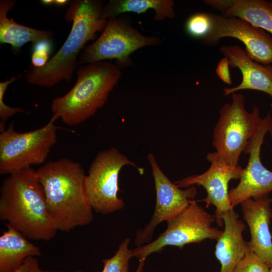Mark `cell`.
Masks as SVG:
<instances>
[{
  "label": "cell",
  "instance_id": "9",
  "mask_svg": "<svg viewBox=\"0 0 272 272\" xmlns=\"http://www.w3.org/2000/svg\"><path fill=\"white\" fill-rule=\"evenodd\" d=\"M127 165L144 174V169L114 148L101 151L96 156L86 176L85 185L89 203L97 213L106 215L124 207V201L117 196L118 179L120 170Z\"/></svg>",
  "mask_w": 272,
  "mask_h": 272
},
{
  "label": "cell",
  "instance_id": "30",
  "mask_svg": "<svg viewBox=\"0 0 272 272\" xmlns=\"http://www.w3.org/2000/svg\"><path fill=\"white\" fill-rule=\"evenodd\" d=\"M41 3L45 6L53 5L54 0H43L40 1Z\"/></svg>",
  "mask_w": 272,
  "mask_h": 272
},
{
  "label": "cell",
  "instance_id": "28",
  "mask_svg": "<svg viewBox=\"0 0 272 272\" xmlns=\"http://www.w3.org/2000/svg\"><path fill=\"white\" fill-rule=\"evenodd\" d=\"M52 48V41H43L35 44H33L32 51L42 50L50 54Z\"/></svg>",
  "mask_w": 272,
  "mask_h": 272
},
{
  "label": "cell",
  "instance_id": "25",
  "mask_svg": "<svg viewBox=\"0 0 272 272\" xmlns=\"http://www.w3.org/2000/svg\"><path fill=\"white\" fill-rule=\"evenodd\" d=\"M229 60L226 57H224L218 62L216 73L218 77L225 83L228 85H231V80Z\"/></svg>",
  "mask_w": 272,
  "mask_h": 272
},
{
  "label": "cell",
  "instance_id": "14",
  "mask_svg": "<svg viewBox=\"0 0 272 272\" xmlns=\"http://www.w3.org/2000/svg\"><path fill=\"white\" fill-rule=\"evenodd\" d=\"M268 195L242 202L243 219L249 228L251 238L248 246L270 267L272 266V236L269 225L272 218Z\"/></svg>",
  "mask_w": 272,
  "mask_h": 272
},
{
  "label": "cell",
  "instance_id": "8",
  "mask_svg": "<svg viewBox=\"0 0 272 272\" xmlns=\"http://www.w3.org/2000/svg\"><path fill=\"white\" fill-rule=\"evenodd\" d=\"M161 42L159 37L143 35L122 18H110L99 37L83 48L78 57V64L115 59L116 66L123 69L131 64L130 55L133 52Z\"/></svg>",
  "mask_w": 272,
  "mask_h": 272
},
{
  "label": "cell",
  "instance_id": "24",
  "mask_svg": "<svg viewBox=\"0 0 272 272\" xmlns=\"http://www.w3.org/2000/svg\"><path fill=\"white\" fill-rule=\"evenodd\" d=\"M19 75L11 78L9 80L0 83V131L5 130V123L7 119L16 113L24 112L25 110L20 107H12L6 105L4 101L5 93L8 86L21 77Z\"/></svg>",
  "mask_w": 272,
  "mask_h": 272
},
{
  "label": "cell",
  "instance_id": "5",
  "mask_svg": "<svg viewBox=\"0 0 272 272\" xmlns=\"http://www.w3.org/2000/svg\"><path fill=\"white\" fill-rule=\"evenodd\" d=\"M232 95V101L220 109L213 129L212 145L221 162L237 166L239 157L256 133L262 120L259 109L254 106L251 112L245 108V97L241 93Z\"/></svg>",
  "mask_w": 272,
  "mask_h": 272
},
{
  "label": "cell",
  "instance_id": "4",
  "mask_svg": "<svg viewBox=\"0 0 272 272\" xmlns=\"http://www.w3.org/2000/svg\"><path fill=\"white\" fill-rule=\"evenodd\" d=\"M76 72L74 86L51 103L52 117L70 126L84 121L101 108L121 76L116 65L106 61L81 66Z\"/></svg>",
  "mask_w": 272,
  "mask_h": 272
},
{
  "label": "cell",
  "instance_id": "2",
  "mask_svg": "<svg viewBox=\"0 0 272 272\" xmlns=\"http://www.w3.org/2000/svg\"><path fill=\"white\" fill-rule=\"evenodd\" d=\"M104 6L100 0L71 1L65 14V19L72 22L66 39L45 65L28 66L25 74L27 83L43 87L53 86L62 81L70 83L79 64V54L106 26L108 20L101 17Z\"/></svg>",
  "mask_w": 272,
  "mask_h": 272
},
{
  "label": "cell",
  "instance_id": "3",
  "mask_svg": "<svg viewBox=\"0 0 272 272\" xmlns=\"http://www.w3.org/2000/svg\"><path fill=\"white\" fill-rule=\"evenodd\" d=\"M0 219L27 239L47 241L54 237L57 230L36 170L28 167L3 180L0 188Z\"/></svg>",
  "mask_w": 272,
  "mask_h": 272
},
{
  "label": "cell",
  "instance_id": "16",
  "mask_svg": "<svg viewBox=\"0 0 272 272\" xmlns=\"http://www.w3.org/2000/svg\"><path fill=\"white\" fill-rule=\"evenodd\" d=\"M222 217L225 227L217 240L215 255L221 264L220 272H235L248 248L243 237L246 225L234 209L224 213Z\"/></svg>",
  "mask_w": 272,
  "mask_h": 272
},
{
  "label": "cell",
  "instance_id": "20",
  "mask_svg": "<svg viewBox=\"0 0 272 272\" xmlns=\"http://www.w3.org/2000/svg\"><path fill=\"white\" fill-rule=\"evenodd\" d=\"M150 10L155 12V21L172 19L175 16L174 1L171 0H110L104 6L101 17L108 20L122 13L140 14Z\"/></svg>",
  "mask_w": 272,
  "mask_h": 272
},
{
  "label": "cell",
  "instance_id": "18",
  "mask_svg": "<svg viewBox=\"0 0 272 272\" xmlns=\"http://www.w3.org/2000/svg\"><path fill=\"white\" fill-rule=\"evenodd\" d=\"M14 0L0 1V44L11 45L14 51L17 52L26 43L35 44L43 41H53L51 31L42 30L21 25L13 19H9L8 12L15 6Z\"/></svg>",
  "mask_w": 272,
  "mask_h": 272
},
{
  "label": "cell",
  "instance_id": "26",
  "mask_svg": "<svg viewBox=\"0 0 272 272\" xmlns=\"http://www.w3.org/2000/svg\"><path fill=\"white\" fill-rule=\"evenodd\" d=\"M37 259L30 256L27 258L14 272H42Z\"/></svg>",
  "mask_w": 272,
  "mask_h": 272
},
{
  "label": "cell",
  "instance_id": "29",
  "mask_svg": "<svg viewBox=\"0 0 272 272\" xmlns=\"http://www.w3.org/2000/svg\"><path fill=\"white\" fill-rule=\"evenodd\" d=\"M69 1L67 0H55L53 5L56 6H63L68 3Z\"/></svg>",
  "mask_w": 272,
  "mask_h": 272
},
{
  "label": "cell",
  "instance_id": "17",
  "mask_svg": "<svg viewBox=\"0 0 272 272\" xmlns=\"http://www.w3.org/2000/svg\"><path fill=\"white\" fill-rule=\"evenodd\" d=\"M205 4L225 17L242 19L272 34V7L265 0H205Z\"/></svg>",
  "mask_w": 272,
  "mask_h": 272
},
{
  "label": "cell",
  "instance_id": "13",
  "mask_svg": "<svg viewBox=\"0 0 272 272\" xmlns=\"http://www.w3.org/2000/svg\"><path fill=\"white\" fill-rule=\"evenodd\" d=\"M207 159L210 163L209 169L199 175L187 176L174 182L180 188H187L192 185L202 186L207 195L202 200L207 207H216L215 220L219 226L224 225L222 215L232 208L229 198L228 184L232 179H240L244 168L240 165L233 166L221 162L216 152L209 153Z\"/></svg>",
  "mask_w": 272,
  "mask_h": 272
},
{
  "label": "cell",
  "instance_id": "6",
  "mask_svg": "<svg viewBox=\"0 0 272 272\" xmlns=\"http://www.w3.org/2000/svg\"><path fill=\"white\" fill-rule=\"evenodd\" d=\"M215 220L196 200H192L183 212L167 221L166 229L156 240L132 250L133 256L139 259L135 272H143L147 257L153 253L161 252L166 246L182 249L187 244L206 239L217 240L223 230L212 226Z\"/></svg>",
  "mask_w": 272,
  "mask_h": 272
},
{
  "label": "cell",
  "instance_id": "19",
  "mask_svg": "<svg viewBox=\"0 0 272 272\" xmlns=\"http://www.w3.org/2000/svg\"><path fill=\"white\" fill-rule=\"evenodd\" d=\"M0 236V272H14L30 256L41 255L39 247L29 242L8 224Z\"/></svg>",
  "mask_w": 272,
  "mask_h": 272
},
{
  "label": "cell",
  "instance_id": "11",
  "mask_svg": "<svg viewBox=\"0 0 272 272\" xmlns=\"http://www.w3.org/2000/svg\"><path fill=\"white\" fill-rule=\"evenodd\" d=\"M148 159L151 166L156 199L155 210L149 223L136 233L134 244L139 246L150 241L155 228L183 212L197 193L194 185L181 189L172 183L159 167L153 154Z\"/></svg>",
  "mask_w": 272,
  "mask_h": 272
},
{
  "label": "cell",
  "instance_id": "7",
  "mask_svg": "<svg viewBox=\"0 0 272 272\" xmlns=\"http://www.w3.org/2000/svg\"><path fill=\"white\" fill-rule=\"evenodd\" d=\"M51 117L43 126L19 132L11 123L0 134V173L11 174L43 163L55 144L57 127Z\"/></svg>",
  "mask_w": 272,
  "mask_h": 272
},
{
  "label": "cell",
  "instance_id": "27",
  "mask_svg": "<svg viewBox=\"0 0 272 272\" xmlns=\"http://www.w3.org/2000/svg\"><path fill=\"white\" fill-rule=\"evenodd\" d=\"M49 53L44 51H32L31 56V64L37 67L43 66L49 60Z\"/></svg>",
  "mask_w": 272,
  "mask_h": 272
},
{
  "label": "cell",
  "instance_id": "23",
  "mask_svg": "<svg viewBox=\"0 0 272 272\" xmlns=\"http://www.w3.org/2000/svg\"><path fill=\"white\" fill-rule=\"evenodd\" d=\"M269 269L270 266L248 247L235 272H269Z\"/></svg>",
  "mask_w": 272,
  "mask_h": 272
},
{
  "label": "cell",
  "instance_id": "12",
  "mask_svg": "<svg viewBox=\"0 0 272 272\" xmlns=\"http://www.w3.org/2000/svg\"><path fill=\"white\" fill-rule=\"evenodd\" d=\"M210 13L211 28L201 39L205 45L215 46L227 37L243 43L250 58L262 64H272V37L265 31L236 17Z\"/></svg>",
  "mask_w": 272,
  "mask_h": 272
},
{
  "label": "cell",
  "instance_id": "32",
  "mask_svg": "<svg viewBox=\"0 0 272 272\" xmlns=\"http://www.w3.org/2000/svg\"><path fill=\"white\" fill-rule=\"evenodd\" d=\"M269 272H272V266L270 267Z\"/></svg>",
  "mask_w": 272,
  "mask_h": 272
},
{
  "label": "cell",
  "instance_id": "1",
  "mask_svg": "<svg viewBox=\"0 0 272 272\" xmlns=\"http://www.w3.org/2000/svg\"><path fill=\"white\" fill-rule=\"evenodd\" d=\"M48 210L57 229L69 232L93 220V209L85 190L82 165L66 158L51 161L36 170Z\"/></svg>",
  "mask_w": 272,
  "mask_h": 272
},
{
  "label": "cell",
  "instance_id": "22",
  "mask_svg": "<svg viewBox=\"0 0 272 272\" xmlns=\"http://www.w3.org/2000/svg\"><path fill=\"white\" fill-rule=\"evenodd\" d=\"M185 30L191 37L202 39L209 31L211 20L209 13H197L188 17L185 23Z\"/></svg>",
  "mask_w": 272,
  "mask_h": 272
},
{
  "label": "cell",
  "instance_id": "31",
  "mask_svg": "<svg viewBox=\"0 0 272 272\" xmlns=\"http://www.w3.org/2000/svg\"><path fill=\"white\" fill-rule=\"evenodd\" d=\"M42 272H59V271H48V270H42ZM74 272H82L81 270H78Z\"/></svg>",
  "mask_w": 272,
  "mask_h": 272
},
{
  "label": "cell",
  "instance_id": "15",
  "mask_svg": "<svg viewBox=\"0 0 272 272\" xmlns=\"http://www.w3.org/2000/svg\"><path fill=\"white\" fill-rule=\"evenodd\" d=\"M220 51L228 59L230 66L238 69L242 74L238 85L223 89L225 96L252 90L264 92L272 98V64L265 65L255 61L245 49L237 45H223Z\"/></svg>",
  "mask_w": 272,
  "mask_h": 272
},
{
  "label": "cell",
  "instance_id": "10",
  "mask_svg": "<svg viewBox=\"0 0 272 272\" xmlns=\"http://www.w3.org/2000/svg\"><path fill=\"white\" fill-rule=\"evenodd\" d=\"M267 132L272 135L270 111L262 118L256 133L244 151L249 155L247 165L237 186L229 191L233 208L246 199L267 196L272 191V171L263 166L260 159L261 147Z\"/></svg>",
  "mask_w": 272,
  "mask_h": 272
},
{
  "label": "cell",
  "instance_id": "21",
  "mask_svg": "<svg viewBox=\"0 0 272 272\" xmlns=\"http://www.w3.org/2000/svg\"><path fill=\"white\" fill-rule=\"evenodd\" d=\"M129 241V238L125 239L112 257L103 259L102 272H128L129 260L133 257L132 250L128 248Z\"/></svg>",
  "mask_w": 272,
  "mask_h": 272
},
{
  "label": "cell",
  "instance_id": "33",
  "mask_svg": "<svg viewBox=\"0 0 272 272\" xmlns=\"http://www.w3.org/2000/svg\"><path fill=\"white\" fill-rule=\"evenodd\" d=\"M269 2H270V5H271V7H272V1H270Z\"/></svg>",
  "mask_w": 272,
  "mask_h": 272
}]
</instances>
